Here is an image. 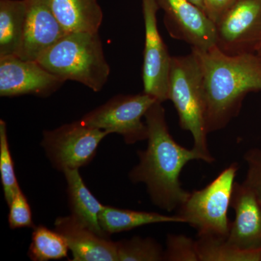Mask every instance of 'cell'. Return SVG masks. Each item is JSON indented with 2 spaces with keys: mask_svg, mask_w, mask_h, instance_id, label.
Masks as SVG:
<instances>
[{
  "mask_svg": "<svg viewBox=\"0 0 261 261\" xmlns=\"http://www.w3.org/2000/svg\"><path fill=\"white\" fill-rule=\"evenodd\" d=\"M238 169V163H231L207 186L190 192L176 210V215L195 228L198 236L227 238L231 225L228 211Z\"/></svg>",
  "mask_w": 261,
  "mask_h": 261,
  "instance_id": "cell-5",
  "label": "cell"
},
{
  "mask_svg": "<svg viewBox=\"0 0 261 261\" xmlns=\"http://www.w3.org/2000/svg\"><path fill=\"white\" fill-rule=\"evenodd\" d=\"M55 230L66 241L72 261H118L116 242L99 236L71 214L56 219Z\"/></svg>",
  "mask_w": 261,
  "mask_h": 261,
  "instance_id": "cell-14",
  "label": "cell"
},
{
  "mask_svg": "<svg viewBox=\"0 0 261 261\" xmlns=\"http://www.w3.org/2000/svg\"><path fill=\"white\" fill-rule=\"evenodd\" d=\"M55 16L67 33L98 32L103 13L97 0H49Z\"/></svg>",
  "mask_w": 261,
  "mask_h": 261,
  "instance_id": "cell-15",
  "label": "cell"
},
{
  "mask_svg": "<svg viewBox=\"0 0 261 261\" xmlns=\"http://www.w3.org/2000/svg\"><path fill=\"white\" fill-rule=\"evenodd\" d=\"M33 229L32 243L28 252L31 260L47 261L68 257L69 248L64 238L58 231L42 225Z\"/></svg>",
  "mask_w": 261,
  "mask_h": 261,
  "instance_id": "cell-20",
  "label": "cell"
},
{
  "mask_svg": "<svg viewBox=\"0 0 261 261\" xmlns=\"http://www.w3.org/2000/svg\"><path fill=\"white\" fill-rule=\"evenodd\" d=\"M65 81L43 68L37 61L17 56L0 58V96L32 94L46 97L54 93Z\"/></svg>",
  "mask_w": 261,
  "mask_h": 261,
  "instance_id": "cell-11",
  "label": "cell"
},
{
  "mask_svg": "<svg viewBox=\"0 0 261 261\" xmlns=\"http://www.w3.org/2000/svg\"><path fill=\"white\" fill-rule=\"evenodd\" d=\"M0 175L4 197L9 205L20 187L15 176L14 163L10 152L6 123L0 120Z\"/></svg>",
  "mask_w": 261,
  "mask_h": 261,
  "instance_id": "cell-22",
  "label": "cell"
},
{
  "mask_svg": "<svg viewBox=\"0 0 261 261\" xmlns=\"http://www.w3.org/2000/svg\"><path fill=\"white\" fill-rule=\"evenodd\" d=\"M142 5L145 32L142 74L143 92L163 103L168 100L171 56L158 29L160 8L157 1L142 0Z\"/></svg>",
  "mask_w": 261,
  "mask_h": 261,
  "instance_id": "cell-9",
  "label": "cell"
},
{
  "mask_svg": "<svg viewBox=\"0 0 261 261\" xmlns=\"http://www.w3.org/2000/svg\"><path fill=\"white\" fill-rule=\"evenodd\" d=\"M164 260L199 261L197 242L180 233H169L166 237Z\"/></svg>",
  "mask_w": 261,
  "mask_h": 261,
  "instance_id": "cell-23",
  "label": "cell"
},
{
  "mask_svg": "<svg viewBox=\"0 0 261 261\" xmlns=\"http://www.w3.org/2000/svg\"><path fill=\"white\" fill-rule=\"evenodd\" d=\"M103 231L108 235L130 231L145 225L175 223L185 224V220L177 215L158 214L147 211L126 210L105 205L99 216Z\"/></svg>",
  "mask_w": 261,
  "mask_h": 261,
  "instance_id": "cell-17",
  "label": "cell"
},
{
  "mask_svg": "<svg viewBox=\"0 0 261 261\" xmlns=\"http://www.w3.org/2000/svg\"><path fill=\"white\" fill-rule=\"evenodd\" d=\"M27 12V0H0V58L18 56Z\"/></svg>",
  "mask_w": 261,
  "mask_h": 261,
  "instance_id": "cell-18",
  "label": "cell"
},
{
  "mask_svg": "<svg viewBox=\"0 0 261 261\" xmlns=\"http://www.w3.org/2000/svg\"><path fill=\"white\" fill-rule=\"evenodd\" d=\"M231 207L234 219L226 240L240 250H261V205L254 192L243 183L235 181Z\"/></svg>",
  "mask_w": 261,
  "mask_h": 261,
  "instance_id": "cell-13",
  "label": "cell"
},
{
  "mask_svg": "<svg viewBox=\"0 0 261 261\" xmlns=\"http://www.w3.org/2000/svg\"><path fill=\"white\" fill-rule=\"evenodd\" d=\"M203 75L206 128L208 134L227 126L238 116L244 99L261 91V61L254 54L229 56L216 45L192 48Z\"/></svg>",
  "mask_w": 261,
  "mask_h": 261,
  "instance_id": "cell-2",
  "label": "cell"
},
{
  "mask_svg": "<svg viewBox=\"0 0 261 261\" xmlns=\"http://www.w3.org/2000/svg\"><path fill=\"white\" fill-rule=\"evenodd\" d=\"M108 135L106 130L78 121L44 130L41 145L53 166L64 172L89 164L95 156L99 143Z\"/></svg>",
  "mask_w": 261,
  "mask_h": 261,
  "instance_id": "cell-7",
  "label": "cell"
},
{
  "mask_svg": "<svg viewBox=\"0 0 261 261\" xmlns=\"http://www.w3.org/2000/svg\"><path fill=\"white\" fill-rule=\"evenodd\" d=\"M236 0H203L204 11L214 24L234 4Z\"/></svg>",
  "mask_w": 261,
  "mask_h": 261,
  "instance_id": "cell-26",
  "label": "cell"
},
{
  "mask_svg": "<svg viewBox=\"0 0 261 261\" xmlns=\"http://www.w3.org/2000/svg\"><path fill=\"white\" fill-rule=\"evenodd\" d=\"M190 1L195 4L196 6L198 7L199 8H200L205 13V11H204L203 0H190Z\"/></svg>",
  "mask_w": 261,
  "mask_h": 261,
  "instance_id": "cell-27",
  "label": "cell"
},
{
  "mask_svg": "<svg viewBox=\"0 0 261 261\" xmlns=\"http://www.w3.org/2000/svg\"><path fill=\"white\" fill-rule=\"evenodd\" d=\"M8 206L10 208L8 224L11 229L36 227L33 221L32 210L28 200L20 189L15 194Z\"/></svg>",
  "mask_w": 261,
  "mask_h": 261,
  "instance_id": "cell-24",
  "label": "cell"
},
{
  "mask_svg": "<svg viewBox=\"0 0 261 261\" xmlns=\"http://www.w3.org/2000/svg\"><path fill=\"white\" fill-rule=\"evenodd\" d=\"M199 261H261V250L247 251L228 243L226 238L198 236Z\"/></svg>",
  "mask_w": 261,
  "mask_h": 261,
  "instance_id": "cell-19",
  "label": "cell"
},
{
  "mask_svg": "<svg viewBox=\"0 0 261 261\" xmlns=\"http://www.w3.org/2000/svg\"><path fill=\"white\" fill-rule=\"evenodd\" d=\"M158 102L152 96L142 92L118 94L80 120L87 126L123 137L128 145L147 139V126L142 121L149 108Z\"/></svg>",
  "mask_w": 261,
  "mask_h": 261,
  "instance_id": "cell-6",
  "label": "cell"
},
{
  "mask_svg": "<svg viewBox=\"0 0 261 261\" xmlns=\"http://www.w3.org/2000/svg\"><path fill=\"white\" fill-rule=\"evenodd\" d=\"M37 62L65 82L74 81L95 92L102 90L111 73L98 32L67 33Z\"/></svg>",
  "mask_w": 261,
  "mask_h": 261,
  "instance_id": "cell-3",
  "label": "cell"
},
{
  "mask_svg": "<svg viewBox=\"0 0 261 261\" xmlns=\"http://www.w3.org/2000/svg\"><path fill=\"white\" fill-rule=\"evenodd\" d=\"M147 146L138 152V164L128 177L132 183H143L150 200L163 211L177 210L190 192L181 187L182 169L192 161H203L195 149L178 144L170 134L162 102H155L146 113Z\"/></svg>",
  "mask_w": 261,
  "mask_h": 261,
  "instance_id": "cell-1",
  "label": "cell"
},
{
  "mask_svg": "<svg viewBox=\"0 0 261 261\" xmlns=\"http://www.w3.org/2000/svg\"><path fill=\"white\" fill-rule=\"evenodd\" d=\"M27 3L23 37L17 57L37 61L67 32L51 11L49 0H27Z\"/></svg>",
  "mask_w": 261,
  "mask_h": 261,
  "instance_id": "cell-12",
  "label": "cell"
},
{
  "mask_svg": "<svg viewBox=\"0 0 261 261\" xmlns=\"http://www.w3.org/2000/svg\"><path fill=\"white\" fill-rule=\"evenodd\" d=\"M255 54H256L257 57H258V58H260V60L261 61V43L260 45H259L258 48H257Z\"/></svg>",
  "mask_w": 261,
  "mask_h": 261,
  "instance_id": "cell-28",
  "label": "cell"
},
{
  "mask_svg": "<svg viewBox=\"0 0 261 261\" xmlns=\"http://www.w3.org/2000/svg\"><path fill=\"white\" fill-rule=\"evenodd\" d=\"M216 25V46L229 56L254 54L261 43V0H236Z\"/></svg>",
  "mask_w": 261,
  "mask_h": 261,
  "instance_id": "cell-8",
  "label": "cell"
},
{
  "mask_svg": "<svg viewBox=\"0 0 261 261\" xmlns=\"http://www.w3.org/2000/svg\"><path fill=\"white\" fill-rule=\"evenodd\" d=\"M156 1L164 11L165 27L173 39L196 49H207L216 45V25L190 0Z\"/></svg>",
  "mask_w": 261,
  "mask_h": 261,
  "instance_id": "cell-10",
  "label": "cell"
},
{
  "mask_svg": "<svg viewBox=\"0 0 261 261\" xmlns=\"http://www.w3.org/2000/svg\"><path fill=\"white\" fill-rule=\"evenodd\" d=\"M247 172L243 183L256 196L261 205V148H252L244 154Z\"/></svg>",
  "mask_w": 261,
  "mask_h": 261,
  "instance_id": "cell-25",
  "label": "cell"
},
{
  "mask_svg": "<svg viewBox=\"0 0 261 261\" xmlns=\"http://www.w3.org/2000/svg\"><path fill=\"white\" fill-rule=\"evenodd\" d=\"M63 173L67 182L68 203L72 216L99 236L109 238V235L101 227L99 219L105 205L89 191L79 169H67Z\"/></svg>",
  "mask_w": 261,
  "mask_h": 261,
  "instance_id": "cell-16",
  "label": "cell"
},
{
  "mask_svg": "<svg viewBox=\"0 0 261 261\" xmlns=\"http://www.w3.org/2000/svg\"><path fill=\"white\" fill-rule=\"evenodd\" d=\"M168 100L176 108L182 129L191 133L193 148L204 162L214 163L207 142L203 75L197 57L192 50L187 56L171 57Z\"/></svg>",
  "mask_w": 261,
  "mask_h": 261,
  "instance_id": "cell-4",
  "label": "cell"
},
{
  "mask_svg": "<svg viewBox=\"0 0 261 261\" xmlns=\"http://www.w3.org/2000/svg\"><path fill=\"white\" fill-rule=\"evenodd\" d=\"M118 261L164 260V250L154 239L134 237L116 242Z\"/></svg>",
  "mask_w": 261,
  "mask_h": 261,
  "instance_id": "cell-21",
  "label": "cell"
}]
</instances>
